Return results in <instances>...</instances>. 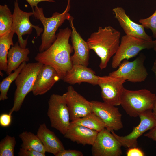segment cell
Here are the masks:
<instances>
[{"label":"cell","instance_id":"37","mask_svg":"<svg viewBox=\"0 0 156 156\" xmlns=\"http://www.w3.org/2000/svg\"><path fill=\"white\" fill-rule=\"evenodd\" d=\"M153 112L156 120V108L153 110Z\"/></svg>","mask_w":156,"mask_h":156},{"label":"cell","instance_id":"20","mask_svg":"<svg viewBox=\"0 0 156 156\" xmlns=\"http://www.w3.org/2000/svg\"><path fill=\"white\" fill-rule=\"evenodd\" d=\"M37 135L42 142L47 152L56 156L59 152L65 149L60 139L54 132L47 127L45 123L40 125Z\"/></svg>","mask_w":156,"mask_h":156},{"label":"cell","instance_id":"32","mask_svg":"<svg viewBox=\"0 0 156 156\" xmlns=\"http://www.w3.org/2000/svg\"><path fill=\"white\" fill-rule=\"evenodd\" d=\"M127 156H144V152L141 149L137 147L128 149L126 153Z\"/></svg>","mask_w":156,"mask_h":156},{"label":"cell","instance_id":"24","mask_svg":"<svg viewBox=\"0 0 156 156\" xmlns=\"http://www.w3.org/2000/svg\"><path fill=\"white\" fill-rule=\"evenodd\" d=\"M71 122L73 124L83 126L98 132L105 128V126L102 120L93 112Z\"/></svg>","mask_w":156,"mask_h":156},{"label":"cell","instance_id":"11","mask_svg":"<svg viewBox=\"0 0 156 156\" xmlns=\"http://www.w3.org/2000/svg\"><path fill=\"white\" fill-rule=\"evenodd\" d=\"M126 80L122 78L108 76H99L98 85L103 102L114 106L120 105L121 97Z\"/></svg>","mask_w":156,"mask_h":156},{"label":"cell","instance_id":"6","mask_svg":"<svg viewBox=\"0 0 156 156\" xmlns=\"http://www.w3.org/2000/svg\"><path fill=\"white\" fill-rule=\"evenodd\" d=\"M153 40L148 41L130 35L123 36L116 52L112 57V68H117L124 60L136 56L143 50L153 48Z\"/></svg>","mask_w":156,"mask_h":156},{"label":"cell","instance_id":"29","mask_svg":"<svg viewBox=\"0 0 156 156\" xmlns=\"http://www.w3.org/2000/svg\"><path fill=\"white\" fill-rule=\"evenodd\" d=\"M19 156H45V154L33 150L21 148L18 153Z\"/></svg>","mask_w":156,"mask_h":156},{"label":"cell","instance_id":"4","mask_svg":"<svg viewBox=\"0 0 156 156\" xmlns=\"http://www.w3.org/2000/svg\"><path fill=\"white\" fill-rule=\"evenodd\" d=\"M126 113L131 117L156 108V95L146 89L132 90L124 88L120 105Z\"/></svg>","mask_w":156,"mask_h":156},{"label":"cell","instance_id":"21","mask_svg":"<svg viewBox=\"0 0 156 156\" xmlns=\"http://www.w3.org/2000/svg\"><path fill=\"white\" fill-rule=\"evenodd\" d=\"M30 52L29 48L21 47L18 42L12 46L7 55V74L8 75L14 71L23 62L29 61L28 55Z\"/></svg>","mask_w":156,"mask_h":156},{"label":"cell","instance_id":"30","mask_svg":"<svg viewBox=\"0 0 156 156\" xmlns=\"http://www.w3.org/2000/svg\"><path fill=\"white\" fill-rule=\"evenodd\" d=\"M83 154L80 151L76 150H65L59 152L56 156H83Z\"/></svg>","mask_w":156,"mask_h":156},{"label":"cell","instance_id":"2","mask_svg":"<svg viewBox=\"0 0 156 156\" xmlns=\"http://www.w3.org/2000/svg\"><path fill=\"white\" fill-rule=\"evenodd\" d=\"M121 33L110 26L99 27L87 40L90 49L93 50L100 59L99 67L105 68L110 58L116 52L120 41Z\"/></svg>","mask_w":156,"mask_h":156},{"label":"cell","instance_id":"22","mask_svg":"<svg viewBox=\"0 0 156 156\" xmlns=\"http://www.w3.org/2000/svg\"><path fill=\"white\" fill-rule=\"evenodd\" d=\"M19 136L22 141L21 148L33 150L45 154V148L37 135L25 131L19 134Z\"/></svg>","mask_w":156,"mask_h":156},{"label":"cell","instance_id":"35","mask_svg":"<svg viewBox=\"0 0 156 156\" xmlns=\"http://www.w3.org/2000/svg\"><path fill=\"white\" fill-rule=\"evenodd\" d=\"M151 70L155 74V79L156 80V60H155V61L154 62L151 68Z\"/></svg>","mask_w":156,"mask_h":156},{"label":"cell","instance_id":"27","mask_svg":"<svg viewBox=\"0 0 156 156\" xmlns=\"http://www.w3.org/2000/svg\"><path fill=\"white\" fill-rule=\"evenodd\" d=\"M16 144L14 136L7 135L0 142V156H14Z\"/></svg>","mask_w":156,"mask_h":156},{"label":"cell","instance_id":"7","mask_svg":"<svg viewBox=\"0 0 156 156\" xmlns=\"http://www.w3.org/2000/svg\"><path fill=\"white\" fill-rule=\"evenodd\" d=\"M48 103L47 115L51 126L64 135L71 123L70 114L65 99L63 95L52 94Z\"/></svg>","mask_w":156,"mask_h":156},{"label":"cell","instance_id":"18","mask_svg":"<svg viewBox=\"0 0 156 156\" xmlns=\"http://www.w3.org/2000/svg\"><path fill=\"white\" fill-rule=\"evenodd\" d=\"M99 76L87 66L81 64H73L62 80L70 85L84 82L95 86L98 85Z\"/></svg>","mask_w":156,"mask_h":156},{"label":"cell","instance_id":"12","mask_svg":"<svg viewBox=\"0 0 156 156\" xmlns=\"http://www.w3.org/2000/svg\"><path fill=\"white\" fill-rule=\"evenodd\" d=\"M122 145L111 131L106 128L99 132L92 146L93 156H120Z\"/></svg>","mask_w":156,"mask_h":156},{"label":"cell","instance_id":"10","mask_svg":"<svg viewBox=\"0 0 156 156\" xmlns=\"http://www.w3.org/2000/svg\"><path fill=\"white\" fill-rule=\"evenodd\" d=\"M138 116L140 119L139 124L134 127L132 132L125 136H120L116 134L114 131H110L119 141L122 146L126 148L137 147V140L146 131L156 126V120L153 110H149L140 113Z\"/></svg>","mask_w":156,"mask_h":156},{"label":"cell","instance_id":"1","mask_svg":"<svg viewBox=\"0 0 156 156\" xmlns=\"http://www.w3.org/2000/svg\"><path fill=\"white\" fill-rule=\"evenodd\" d=\"M71 32L68 27L60 29L52 45L35 57L37 62L53 67L62 80L73 65L70 55L73 49L69 43Z\"/></svg>","mask_w":156,"mask_h":156},{"label":"cell","instance_id":"25","mask_svg":"<svg viewBox=\"0 0 156 156\" xmlns=\"http://www.w3.org/2000/svg\"><path fill=\"white\" fill-rule=\"evenodd\" d=\"M13 15L7 5H0V36L11 31Z\"/></svg>","mask_w":156,"mask_h":156},{"label":"cell","instance_id":"36","mask_svg":"<svg viewBox=\"0 0 156 156\" xmlns=\"http://www.w3.org/2000/svg\"><path fill=\"white\" fill-rule=\"evenodd\" d=\"M153 41V49L154 51L156 52V40Z\"/></svg>","mask_w":156,"mask_h":156},{"label":"cell","instance_id":"3","mask_svg":"<svg viewBox=\"0 0 156 156\" xmlns=\"http://www.w3.org/2000/svg\"><path fill=\"white\" fill-rule=\"evenodd\" d=\"M67 1L66 7L63 12H55L49 18L45 16L42 7L37 6L32 10L34 17L41 22L43 27L41 35V43L39 48V52L46 50L52 45L56 39V32L58 28L65 20L69 21L72 17L69 12L70 8L71 0Z\"/></svg>","mask_w":156,"mask_h":156},{"label":"cell","instance_id":"38","mask_svg":"<svg viewBox=\"0 0 156 156\" xmlns=\"http://www.w3.org/2000/svg\"><path fill=\"white\" fill-rule=\"evenodd\" d=\"M155 60H156V59H155Z\"/></svg>","mask_w":156,"mask_h":156},{"label":"cell","instance_id":"26","mask_svg":"<svg viewBox=\"0 0 156 156\" xmlns=\"http://www.w3.org/2000/svg\"><path fill=\"white\" fill-rule=\"evenodd\" d=\"M26 64V62H23L13 73H11L4 78L0 84V100L4 101L8 99L7 93L10 86L15 80L21 70Z\"/></svg>","mask_w":156,"mask_h":156},{"label":"cell","instance_id":"14","mask_svg":"<svg viewBox=\"0 0 156 156\" xmlns=\"http://www.w3.org/2000/svg\"><path fill=\"white\" fill-rule=\"evenodd\" d=\"M63 95L68 107L71 122L92 112L90 101L78 93L72 86H68L67 92Z\"/></svg>","mask_w":156,"mask_h":156},{"label":"cell","instance_id":"19","mask_svg":"<svg viewBox=\"0 0 156 156\" xmlns=\"http://www.w3.org/2000/svg\"><path fill=\"white\" fill-rule=\"evenodd\" d=\"M98 132L83 126L70 123L64 137L83 146H92Z\"/></svg>","mask_w":156,"mask_h":156},{"label":"cell","instance_id":"8","mask_svg":"<svg viewBox=\"0 0 156 156\" xmlns=\"http://www.w3.org/2000/svg\"><path fill=\"white\" fill-rule=\"evenodd\" d=\"M32 12H26L20 8L18 0L14 2V8L13 15V22L11 31L16 34L19 45L23 48H25L27 43L28 38L23 39L22 36L26 34H30L33 28L36 31V38L40 36L43 29L38 25H33L29 20L30 17L33 15Z\"/></svg>","mask_w":156,"mask_h":156},{"label":"cell","instance_id":"33","mask_svg":"<svg viewBox=\"0 0 156 156\" xmlns=\"http://www.w3.org/2000/svg\"><path fill=\"white\" fill-rule=\"evenodd\" d=\"M31 7L32 10L35 7L38 6V4L41 2L46 1L49 2H55L54 0H26Z\"/></svg>","mask_w":156,"mask_h":156},{"label":"cell","instance_id":"34","mask_svg":"<svg viewBox=\"0 0 156 156\" xmlns=\"http://www.w3.org/2000/svg\"><path fill=\"white\" fill-rule=\"evenodd\" d=\"M144 136L156 142V126L150 129Z\"/></svg>","mask_w":156,"mask_h":156},{"label":"cell","instance_id":"23","mask_svg":"<svg viewBox=\"0 0 156 156\" xmlns=\"http://www.w3.org/2000/svg\"><path fill=\"white\" fill-rule=\"evenodd\" d=\"M14 33L11 31L0 36V70L7 71V55L11 47L14 45L13 37Z\"/></svg>","mask_w":156,"mask_h":156},{"label":"cell","instance_id":"13","mask_svg":"<svg viewBox=\"0 0 156 156\" xmlns=\"http://www.w3.org/2000/svg\"><path fill=\"white\" fill-rule=\"evenodd\" d=\"M92 111L103 121L105 128L111 131H118L123 127L122 115L115 106L103 102L90 101Z\"/></svg>","mask_w":156,"mask_h":156},{"label":"cell","instance_id":"17","mask_svg":"<svg viewBox=\"0 0 156 156\" xmlns=\"http://www.w3.org/2000/svg\"><path fill=\"white\" fill-rule=\"evenodd\" d=\"M60 79L51 66L44 64L36 77L31 92L34 96L43 95L51 89Z\"/></svg>","mask_w":156,"mask_h":156},{"label":"cell","instance_id":"31","mask_svg":"<svg viewBox=\"0 0 156 156\" xmlns=\"http://www.w3.org/2000/svg\"><path fill=\"white\" fill-rule=\"evenodd\" d=\"M12 121L11 115L9 113H3L0 116V125L3 127H7L10 125Z\"/></svg>","mask_w":156,"mask_h":156},{"label":"cell","instance_id":"15","mask_svg":"<svg viewBox=\"0 0 156 156\" xmlns=\"http://www.w3.org/2000/svg\"><path fill=\"white\" fill-rule=\"evenodd\" d=\"M72 17L69 20L72 32L70 35L73 54L71 56L73 64H79L87 66L89 64L90 51V50L87 41H85L77 32L73 23Z\"/></svg>","mask_w":156,"mask_h":156},{"label":"cell","instance_id":"9","mask_svg":"<svg viewBox=\"0 0 156 156\" xmlns=\"http://www.w3.org/2000/svg\"><path fill=\"white\" fill-rule=\"evenodd\" d=\"M145 59V56L142 54L132 61L124 60L117 70L110 73L108 75L122 78L132 83L144 81L148 75L144 65Z\"/></svg>","mask_w":156,"mask_h":156},{"label":"cell","instance_id":"28","mask_svg":"<svg viewBox=\"0 0 156 156\" xmlns=\"http://www.w3.org/2000/svg\"><path fill=\"white\" fill-rule=\"evenodd\" d=\"M139 21L145 29H150L153 37L156 38V9L150 16L146 18H141Z\"/></svg>","mask_w":156,"mask_h":156},{"label":"cell","instance_id":"5","mask_svg":"<svg viewBox=\"0 0 156 156\" xmlns=\"http://www.w3.org/2000/svg\"><path fill=\"white\" fill-rule=\"evenodd\" d=\"M43 65L37 62L26 64L23 67L15 80L16 88L13 105L9 114L12 115L13 112L20 110L26 96L32 91L37 75Z\"/></svg>","mask_w":156,"mask_h":156},{"label":"cell","instance_id":"16","mask_svg":"<svg viewBox=\"0 0 156 156\" xmlns=\"http://www.w3.org/2000/svg\"><path fill=\"white\" fill-rule=\"evenodd\" d=\"M112 11L115 18L118 21L125 34L133 36L148 41H153L152 37L146 32L143 26L132 21L123 8L117 7L113 8Z\"/></svg>","mask_w":156,"mask_h":156}]
</instances>
